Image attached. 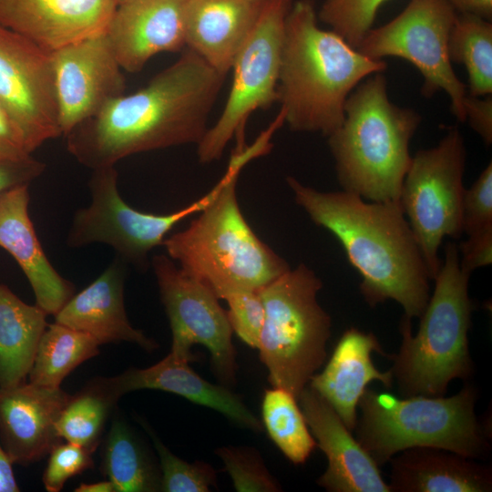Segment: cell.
Segmentation results:
<instances>
[{"instance_id": "19", "label": "cell", "mask_w": 492, "mask_h": 492, "mask_svg": "<svg viewBox=\"0 0 492 492\" xmlns=\"http://www.w3.org/2000/svg\"><path fill=\"white\" fill-rule=\"evenodd\" d=\"M187 3L128 0L118 5L105 33L123 70L138 72L155 55L186 46Z\"/></svg>"}, {"instance_id": "39", "label": "cell", "mask_w": 492, "mask_h": 492, "mask_svg": "<svg viewBox=\"0 0 492 492\" xmlns=\"http://www.w3.org/2000/svg\"><path fill=\"white\" fill-rule=\"evenodd\" d=\"M30 156L21 128L0 104V160H18Z\"/></svg>"}, {"instance_id": "41", "label": "cell", "mask_w": 492, "mask_h": 492, "mask_svg": "<svg viewBox=\"0 0 492 492\" xmlns=\"http://www.w3.org/2000/svg\"><path fill=\"white\" fill-rule=\"evenodd\" d=\"M465 121L487 145L492 143V96L475 97L468 93L463 102Z\"/></svg>"}, {"instance_id": "17", "label": "cell", "mask_w": 492, "mask_h": 492, "mask_svg": "<svg viewBox=\"0 0 492 492\" xmlns=\"http://www.w3.org/2000/svg\"><path fill=\"white\" fill-rule=\"evenodd\" d=\"M116 0H0V25L53 52L106 32Z\"/></svg>"}, {"instance_id": "3", "label": "cell", "mask_w": 492, "mask_h": 492, "mask_svg": "<svg viewBox=\"0 0 492 492\" xmlns=\"http://www.w3.org/2000/svg\"><path fill=\"white\" fill-rule=\"evenodd\" d=\"M270 126L251 146L237 145L222 186L184 230L166 238L167 255L219 299L241 291H260L291 267L264 243L245 220L236 196L241 169L272 148Z\"/></svg>"}, {"instance_id": "6", "label": "cell", "mask_w": 492, "mask_h": 492, "mask_svg": "<svg viewBox=\"0 0 492 492\" xmlns=\"http://www.w3.org/2000/svg\"><path fill=\"white\" fill-rule=\"evenodd\" d=\"M469 277L460 268L456 244L447 242L416 334L412 333L410 318L404 315L400 323L402 343L390 370L403 396H444L452 380L473 374Z\"/></svg>"}, {"instance_id": "45", "label": "cell", "mask_w": 492, "mask_h": 492, "mask_svg": "<svg viewBox=\"0 0 492 492\" xmlns=\"http://www.w3.org/2000/svg\"><path fill=\"white\" fill-rule=\"evenodd\" d=\"M126 1H128V0H116L118 5L122 4V3L126 2Z\"/></svg>"}, {"instance_id": "27", "label": "cell", "mask_w": 492, "mask_h": 492, "mask_svg": "<svg viewBox=\"0 0 492 492\" xmlns=\"http://www.w3.org/2000/svg\"><path fill=\"white\" fill-rule=\"evenodd\" d=\"M102 441L101 471L116 492L161 491L159 466L122 417L115 416Z\"/></svg>"}, {"instance_id": "14", "label": "cell", "mask_w": 492, "mask_h": 492, "mask_svg": "<svg viewBox=\"0 0 492 492\" xmlns=\"http://www.w3.org/2000/svg\"><path fill=\"white\" fill-rule=\"evenodd\" d=\"M0 104L32 154L61 136L50 51L0 25Z\"/></svg>"}, {"instance_id": "33", "label": "cell", "mask_w": 492, "mask_h": 492, "mask_svg": "<svg viewBox=\"0 0 492 492\" xmlns=\"http://www.w3.org/2000/svg\"><path fill=\"white\" fill-rule=\"evenodd\" d=\"M385 1L324 0L317 17L356 48L372 28L379 7Z\"/></svg>"}, {"instance_id": "5", "label": "cell", "mask_w": 492, "mask_h": 492, "mask_svg": "<svg viewBox=\"0 0 492 492\" xmlns=\"http://www.w3.org/2000/svg\"><path fill=\"white\" fill-rule=\"evenodd\" d=\"M421 121L418 112L389 99L383 73L361 81L347 97L342 125L327 137L343 190L369 201L399 200Z\"/></svg>"}, {"instance_id": "42", "label": "cell", "mask_w": 492, "mask_h": 492, "mask_svg": "<svg viewBox=\"0 0 492 492\" xmlns=\"http://www.w3.org/2000/svg\"><path fill=\"white\" fill-rule=\"evenodd\" d=\"M457 14L474 15L488 21L492 18V0H446Z\"/></svg>"}, {"instance_id": "2", "label": "cell", "mask_w": 492, "mask_h": 492, "mask_svg": "<svg viewBox=\"0 0 492 492\" xmlns=\"http://www.w3.org/2000/svg\"><path fill=\"white\" fill-rule=\"evenodd\" d=\"M286 181L310 219L340 241L362 278L364 301L374 307L393 300L405 316L419 318L431 279L399 200L367 202L345 190H317L293 177Z\"/></svg>"}, {"instance_id": "31", "label": "cell", "mask_w": 492, "mask_h": 492, "mask_svg": "<svg viewBox=\"0 0 492 492\" xmlns=\"http://www.w3.org/2000/svg\"><path fill=\"white\" fill-rule=\"evenodd\" d=\"M262 424L270 438L293 464H303L317 446L297 398L289 391L273 387L264 392Z\"/></svg>"}, {"instance_id": "16", "label": "cell", "mask_w": 492, "mask_h": 492, "mask_svg": "<svg viewBox=\"0 0 492 492\" xmlns=\"http://www.w3.org/2000/svg\"><path fill=\"white\" fill-rule=\"evenodd\" d=\"M327 468L317 484L330 492H391L379 466L352 435L334 409L308 384L297 397Z\"/></svg>"}, {"instance_id": "7", "label": "cell", "mask_w": 492, "mask_h": 492, "mask_svg": "<svg viewBox=\"0 0 492 492\" xmlns=\"http://www.w3.org/2000/svg\"><path fill=\"white\" fill-rule=\"evenodd\" d=\"M477 398V389L469 384L449 397L398 398L367 387L358 405L356 439L379 466L417 446L484 456L489 451L488 432L476 415Z\"/></svg>"}, {"instance_id": "8", "label": "cell", "mask_w": 492, "mask_h": 492, "mask_svg": "<svg viewBox=\"0 0 492 492\" xmlns=\"http://www.w3.org/2000/svg\"><path fill=\"white\" fill-rule=\"evenodd\" d=\"M323 282L304 263L259 292L265 319L258 350L273 387L296 398L326 359L331 318L317 301Z\"/></svg>"}, {"instance_id": "25", "label": "cell", "mask_w": 492, "mask_h": 492, "mask_svg": "<svg viewBox=\"0 0 492 492\" xmlns=\"http://www.w3.org/2000/svg\"><path fill=\"white\" fill-rule=\"evenodd\" d=\"M391 492H488L492 471L474 458L450 450L417 446L389 461Z\"/></svg>"}, {"instance_id": "29", "label": "cell", "mask_w": 492, "mask_h": 492, "mask_svg": "<svg viewBox=\"0 0 492 492\" xmlns=\"http://www.w3.org/2000/svg\"><path fill=\"white\" fill-rule=\"evenodd\" d=\"M99 343L89 334L58 323L44 331L28 374V382L60 387L78 365L99 354Z\"/></svg>"}, {"instance_id": "4", "label": "cell", "mask_w": 492, "mask_h": 492, "mask_svg": "<svg viewBox=\"0 0 492 492\" xmlns=\"http://www.w3.org/2000/svg\"><path fill=\"white\" fill-rule=\"evenodd\" d=\"M317 18L313 0L292 3L284 25L277 102L292 130L328 137L342 125L350 93L387 65L320 28Z\"/></svg>"}, {"instance_id": "10", "label": "cell", "mask_w": 492, "mask_h": 492, "mask_svg": "<svg viewBox=\"0 0 492 492\" xmlns=\"http://www.w3.org/2000/svg\"><path fill=\"white\" fill-rule=\"evenodd\" d=\"M457 12L446 0H410L394 19L371 28L356 49L372 59L396 56L413 64L423 77L426 97L444 91L452 114L465 122L466 86L455 73L448 56V39Z\"/></svg>"}, {"instance_id": "23", "label": "cell", "mask_w": 492, "mask_h": 492, "mask_svg": "<svg viewBox=\"0 0 492 492\" xmlns=\"http://www.w3.org/2000/svg\"><path fill=\"white\" fill-rule=\"evenodd\" d=\"M196 356L169 352L159 363L143 369L130 368L114 376L119 394L139 389H156L180 395L211 408L238 425L261 432L263 425L239 395L223 384H214L200 377L190 366Z\"/></svg>"}, {"instance_id": "43", "label": "cell", "mask_w": 492, "mask_h": 492, "mask_svg": "<svg viewBox=\"0 0 492 492\" xmlns=\"http://www.w3.org/2000/svg\"><path fill=\"white\" fill-rule=\"evenodd\" d=\"M13 465L0 443V492H18L20 490L15 477Z\"/></svg>"}, {"instance_id": "9", "label": "cell", "mask_w": 492, "mask_h": 492, "mask_svg": "<svg viewBox=\"0 0 492 492\" xmlns=\"http://www.w3.org/2000/svg\"><path fill=\"white\" fill-rule=\"evenodd\" d=\"M466 160L462 133L450 127L437 145L412 156L403 181L399 202L431 280L442 263L439 248L445 237L457 239L463 233Z\"/></svg>"}, {"instance_id": "1", "label": "cell", "mask_w": 492, "mask_h": 492, "mask_svg": "<svg viewBox=\"0 0 492 492\" xmlns=\"http://www.w3.org/2000/svg\"><path fill=\"white\" fill-rule=\"evenodd\" d=\"M226 75L188 49L137 92L108 102L67 136L68 152L92 169L128 156L199 144Z\"/></svg>"}, {"instance_id": "44", "label": "cell", "mask_w": 492, "mask_h": 492, "mask_svg": "<svg viewBox=\"0 0 492 492\" xmlns=\"http://www.w3.org/2000/svg\"><path fill=\"white\" fill-rule=\"evenodd\" d=\"M76 492H116L114 485L109 480L95 483H81L75 488Z\"/></svg>"}, {"instance_id": "32", "label": "cell", "mask_w": 492, "mask_h": 492, "mask_svg": "<svg viewBox=\"0 0 492 492\" xmlns=\"http://www.w3.org/2000/svg\"><path fill=\"white\" fill-rule=\"evenodd\" d=\"M141 425L150 436L159 456L161 491L208 492L218 487L216 471L210 464L203 461L189 463L178 457L146 422L141 421Z\"/></svg>"}, {"instance_id": "37", "label": "cell", "mask_w": 492, "mask_h": 492, "mask_svg": "<svg viewBox=\"0 0 492 492\" xmlns=\"http://www.w3.org/2000/svg\"><path fill=\"white\" fill-rule=\"evenodd\" d=\"M492 227V163L465 190L462 231L466 235Z\"/></svg>"}, {"instance_id": "15", "label": "cell", "mask_w": 492, "mask_h": 492, "mask_svg": "<svg viewBox=\"0 0 492 492\" xmlns=\"http://www.w3.org/2000/svg\"><path fill=\"white\" fill-rule=\"evenodd\" d=\"M63 136L124 94L125 77L106 33L51 52Z\"/></svg>"}, {"instance_id": "28", "label": "cell", "mask_w": 492, "mask_h": 492, "mask_svg": "<svg viewBox=\"0 0 492 492\" xmlns=\"http://www.w3.org/2000/svg\"><path fill=\"white\" fill-rule=\"evenodd\" d=\"M120 397L114 377L90 380L70 395L56 425L58 436L93 454L102 443L106 425Z\"/></svg>"}, {"instance_id": "34", "label": "cell", "mask_w": 492, "mask_h": 492, "mask_svg": "<svg viewBox=\"0 0 492 492\" xmlns=\"http://www.w3.org/2000/svg\"><path fill=\"white\" fill-rule=\"evenodd\" d=\"M234 488L239 492L282 491L258 450L251 446H221L216 450Z\"/></svg>"}, {"instance_id": "13", "label": "cell", "mask_w": 492, "mask_h": 492, "mask_svg": "<svg viewBox=\"0 0 492 492\" xmlns=\"http://www.w3.org/2000/svg\"><path fill=\"white\" fill-rule=\"evenodd\" d=\"M151 263L171 330L170 351L193 356L191 347L203 345L210 354L215 375L221 384L231 387L236 381V350L220 299L185 274L168 255H155Z\"/></svg>"}, {"instance_id": "36", "label": "cell", "mask_w": 492, "mask_h": 492, "mask_svg": "<svg viewBox=\"0 0 492 492\" xmlns=\"http://www.w3.org/2000/svg\"><path fill=\"white\" fill-rule=\"evenodd\" d=\"M92 453L83 446L66 441L49 452L42 481L48 492L63 489L67 481L94 466Z\"/></svg>"}, {"instance_id": "18", "label": "cell", "mask_w": 492, "mask_h": 492, "mask_svg": "<svg viewBox=\"0 0 492 492\" xmlns=\"http://www.w3.org/2000/svg\"><path fill=\"white\" fill-rule=\"evenodd\" d=\"M69 396L28 381L0 387V443L13 464L36 463L61 442L56 425Z\"/></svg>"}, {"instance_id": "12", "label": "cell", "mask_w": 492, "mask_h": 492, "mask_svg": "<svg viewBox=\"0 0 492 492\" xmlns=\"http://www.w3.org/2000/svg\"><path fill=\"white\" fill-rule=\"evenodd\" d=\"M114 166L93 169L89 206L76 211L67 241L70 247L100 242L111 246L125 262L145 268L149 253L187 217L199 213L218 195L220 179L211 190L186 207L153 214L130 207L119 195Z\"/></svg>"}, {"instance_id": "26", "label": "cell", "mask_w": 492, "mask_h": 492, "mask_svg": "<svg viewBox=\"0 0 492 492\" xmlns=\"http://www.w3.org/2000/svg\"><path fill=\"white\" fill-rule=\"evenodd\" d=\"M46 315L36 304L24 302L0 283V387L26 381L48 324Z\"/></svg>"}, {"instance_id": "38", "label": "cell", "mask_w": 492, "mask_h": 492, "mask_svg": "<svg viewBox=\"0 0 492 492\" xmlns=\"http://www.w3.org/2000/svg\"><path fill=\"white\" fill-rule=\"evenodd\" d=\"M458 248L461 270L470 275L473 271L492 262V227L467 235Z\"/></svg>"}, {"instance_id": "21", "label": "cell", "mask_w": 492, "mask_h": 492, "mask_svg": "<svg viewBox=\"0 0 492 492\" xmlns=\"http://www.w3.org/2000/svg\"><path fill=\"white\" fill-rule=\"evenodd\" d=\"M126 263L116 258L95 281L68 300L54 315L55 322L89 334L99 344L128 342L152 352L159 344L134 328L125 311Z\"/></svg>"}, {"instance_id": "35", "label": "cell", "mask_w": 492, "mask_h": 492, "mask_svg": "<svg viewBox=\"0 0 492 492\" xmlns=\"http://www.w3.org/2000/svg\"><path fill=\"white\" fill-rule=\"evenodd\" d=\"M233 333L249 346L257 349L264 324L265 309L259 291H241L224 299Z\"/></svg>"}, {"instance_id": "22", "label": "cell", "mask_w": 492, "mask_h": 492, "mask_svg": "<svg viewBox=\"0 0 492 492\" xmlns=\"http://www.w3.org/2000/svg\"><path fill=\"white\" fill-rule=\"evenodd\" d=\"M374 352L385 354L373 333L349 328L338 340L323 370L314 374L308 384L352 432L356 425L360 399L368 384L377 381L386 388L393 384L391 370L382 372L374 364Z\"/></svg>"}, {"instance_id": "24", "label": "cell", "mask_w": 492, "mask_h": 492, "mask_svg": "<svg viewBox=\"0 0 492 492\" xmlns=\"http://www.w3.org/2000/svg\"><path fill=\"white\" fill-rule=\"evenodd\" d=\"M266 0H188L185 44L222 75L231 69Z\"/></svg>"}, {"instance_id": "20", "label": "cell", "mask_w": 492, "mask_h": 492, "mask_svg": "<svg viewBox=\"0 0 492 492\" xmlns=\"http://www.w3.org/2000/svg\"><path fill=\"white\" fill-rule=\"evenodd\" d=\"M28 184L0 193V247L17 262L27 278L36 304L56 315L75 294V286L50 263L28 213Z\"/></svg>"}, {"instance_id": "11", "label": "cell", "mask_w": 492, "mask_h": 492, "mask_svg": "<svg viewBox=\"0 0 492 492\" xmlns=\"http://www.w3.org/2000/svg\"><path fill=\"white\" fill-rule=\"evenodd\" d=\"M292 3L266 0L253 30L233 61V79L225 107L198 144L200 163L220 159L233 138L238 144L244 143V128L250 115L277 102L284 25Z\"/></svg>"}, {"instance_id": "30", "label": "cell", "mask_w": 492, "mask_h": 492, "mask_svg": "<svg viewBox=\"0 0 492 492\" xmlns=\"http://www.w3.org/2000/svg\"><path fill=\"white\" fill-rule=\"evenodd\" d=\"M451 63L463 65L468 76L467 93L492 94V24L482 17L457 14L448 39Z\"/></svg>"}, {"instance_id": "40", "label": "cell", "mask_w": 492, "mask_h": 492, "mask_svg": "<svg viewBox=\"0 0 492 492\" xmlns=\"http://www.w3.org/2000/svg\"><path fill=\"white\" fill-rule=\"evenodd\" d=\"M45 169L46 164L33 156L18 160H0V193L15 186L29 185Z\"/></svg>"}]
</instances>
